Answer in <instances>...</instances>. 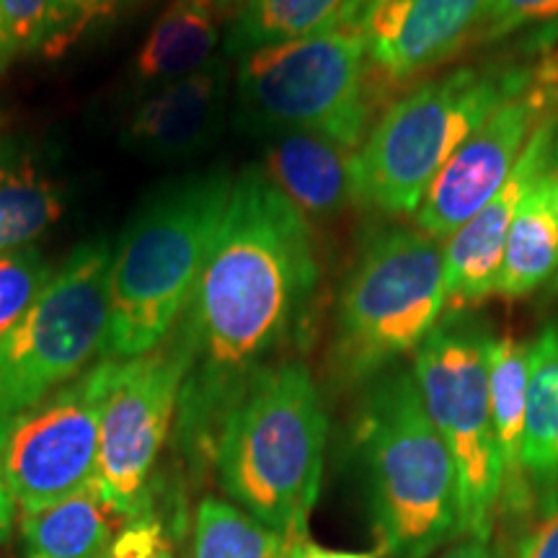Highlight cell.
I'll use <instances>...</instances> for the list:
<instances>
[{
  "mask_svg": "<svg viewBox=\"0 0 558 558\" xmlns=\"http://www.w3.org/2000/svg\"><path fill=\"white\" fill-rule=\"evenodd\" d=\"M290 541L233 501L205 497L194 509L190 558H288Z\"/></svg>",
  "mask_w": 558,
  "mask_h": 558,
  "instance_id": "cell-23",
  "label": "cell"
},
{
  "mask_svg": "<svg viewBox=\"0 0 558 558\" xmlns=\"http://www.w3.org/2000/svg\"><path fill=\"white\" fill-rule=\"evenodd\" d=\"M357 150L311 132H277L259 171L300 209L305 220H333L357 205Z\"/></svg>",
  "mask_w": 558,
  "mask_h": 558,
  "instance_id": "cell-16",
  "label": "cell"
},
{
  "mask_svg": "<svg viewBox=\"0 0 558 558\" xmlns=\"http://www.w3.org/2000/svg\"><path fill=\"white\" fill-rule=\"evenodd\" d=\"M518 558H558V484L541 494L538 512L522 535Z\"/></svg>",
  "mask_w": 558,
  "mask_h": 558,
  "instance_id": "cell-29",
  "label": "cell"
},
{
  "mask_svg": "<svg viewBox=\"0 0 558 558\" xmlns=\"http://www.w3.org/2000/svg\"><path fill=\"white\" fill-rule=\"evenodd\" d=\"M380 3H386V0H344L337 24L333 26H347V29L362 32V26H365V21L369 19V13L378 9Z\"/></svg>",
  "mask_w": 558,
  "mask_h": 558,
  "instance_id": "cell-34",
  "label": "cell"
},
{
  "mask_svg": "<svg viewBox=\"0 0 558 558\" xmlns=\"http://www.w3.org/2000/svg\"><path fill=\"white\" fill-rule=\"evenodd\" d=\"M556 160L558 111H550L535 128L527 148L522 150L518 166L501 190L445 241V288H448L445 313H471V308L497 295L509 228L518 218L522 199Z\"/></svg>",
  "mask_w": 558,
  "mask_h": 558,
  "instance_id": "cell-14",
  "label": "cell"
},
{
  "mask_svg": "<svg viewBox=\"0 0 558 558\" xmlns=\"http://www.w3.org/2000/svg\"><path fill=\"white\" fill-rule=\"evenodd\" d=\"M522 469L533 492L558 484V318L530 344Z\"/></svg>",
  "mask_w": 558,
  "mask_h": 558,
  "instance_id": "cell-21",
  "label": "cell"
},
{
  "mask_svg": "<svg viewBox=\"0 0 558 558\" xmlns=\"http://www.w3.org/2000/svg\"><path fill=\"white\" fill-rule=\"evenodd\" d=\"M233 177L215 169L158 192L114 251L101 360H135L171 337L218 239Z\"/></svg>",
  "mask_w": 558,
  "mask_h": 558,
  "instance_id": "cell-3",
  "label": "cell"
},
{
  "mask_svg": "<svg viewBox=\"0 0 558 558\" xmlns=\"http://www.w3.org/2000/svg\"><path fill=\"white\" fill-rule=\"evenodd\" d=\"M548 288H550V292H554V295H558V271H556L554 282H550V284H548Z\"/></svg>",
  "mask_w": 558,
  "mask_h": 558,
  "instance_id": "cell-37",
  "label": "cell"
},
{
  "mask_svg": "<svg viewBox=\"0 0 558 558\" xmlns=\"http://www.w3.org/2000/svg\"><path fill=\"white\" fill-rule=\"evenodd\" d=\"M558 39V19L550 21V24H546L541 29V37L533 39L535 47H546V45H554V41Z\"/></svg>",
  "mask_w": 558,
  "mask_h": 558,
  "instance_id": "cell-36",
  "label": "cell"
},
{
  "mask_svg": "<svg viewBox=\"0 0 558 558\" xmlns=\"http://www.w3.org/2000/svg\"><path fill=\"white\" fill-rule=\"evenodd\" d=\"M226 104L228 65L218 54L197 73L153 88L132 111L124 143L153 160L192 158L218 137Z\"/></svg>",
  "mask_w": 558,
  "mask_h": 558,
  "instance_id": "cell-15",
  "label": "cell"
},
{
  "mask_svg": "<svg viewBox=\"0 0 558 558\" xmlns=\"http://www.w3.org/2000/svg\"><path fill=\"white\" fill-rule=\"evenodd\" d=\"M318 288L311 222L251 166L233 179L218 239L171 333L184 362L173 435L213 463L222 422L303 326Z\"/></svg>",
  "mask_w": 558,
  "mask_h": 558,
  "instance_id": "cell-1",
  "label": "cell"
},
{
  "mask_svg": "<svg viewBox=\"0 0 558 558\" xmlns=\"http://www.w3.org/2000/svg\"><path fill=\"white\" fill-rule=\"evenodd\" d=\"M70 39L62 0H0V68L34 50L58 52Z\"/></svg>",
  "mask_w": 558,
  "mask_h": 558,
  "instance_id": "cell-25",
  "label": "cell"
},
{
  "mask_svg": "<svg viewBox=\"0 0 558 558\" xmlns=\"http://www.w3.org/2000/svg\"><path fill=\"white\" fill-rule=\"evenodd\" d=\"M550 111H558V54H543L533 86L501 104L445 163L416 207V228L448 241L501 190Z\"/></svg>",
  "mask_w": 558,
  "mask_h": 558,
  "instance_id": "cell-12",
  "label": "cell"
},
{
  "mask_svg": "<svg viewBox=\"0 0 558 558\" xmlns=\"http://www.w3.org/2000/svg\"><path fill=\"white\" fill-rule=\"evenodd\" d=\"M124 525L94 481L58 505L21 514V558H104Z\"/></svg>",
  "mask_w": 558,
  "mask_h": 558,
  "instance_id": "cell-19",
  "label": "cell"
},
{
  "mask_svg": "<svg viewBox=\"0 0 558 558\" xmlns=\"http://www.w3.org/2000/svg\"><path fill=\"white\" fill-rule=\"evenodd\" d=\"M248 3H251V0H215L220 16H233V19H239L241 11L246 9Z\"/></svg>",
  "mask_w": 558,
  "mask_h": 558,
  "instance_id": "cell-35",
  "label": "cell"
},
{
  "mask_svg": "<svg viewBox=\"0 0 558 558\" xmlns=\"http://www.w3.org/2000/svg\"><path fill=\"white\" fill-rule=\"evenodd\" d=\"M122 3H128V0H62V9H65L70 26V37H75V32H81L88 21L114 11L117 5Z\"/></svg>",
  "mask_w": 558,
  "mask_h": 558,
  "instance_id": "cell-30",
  "label": "cell"
},
{
  "mask_svg": "<svg viewBox=\"0 0 558 558\" xmlns=\"http://www.w3.org/2000/svg\"><path fill=\"white\" fill-rule=\"evenodd\" d=\"M9 416H0V543L11 535L13 514H16V505L5 484V469H3V448H5V432H9Z\"/></svg>",
  "mask_w": 558,
  "mask_h": 558,
  "instance_id": "cell-31",
  "label": "cell"
},
{
  "mask_svg": "<svg viewBox=\"0 0 558 558\" xmlns=\"http://www.w3.org/2000/svg\"><path fill=\"white\" fill-rule=\"evenodd\" d=\"M344 0H251L228 34L226 54H246L324 32L337 24Z\"/></svg>",
  "mask_w": 558,
  "mask_h": 558,
  "instance_id": "cell-24",
  "label": "cell"
},
{
  "mask_svg": "<svg viewBox=\"0 0 558 558\" xmlns=\"http://www.w3.org/2000/svg\"><path fill=\"white\" fill-rule=\"evenodd\" d=\"M527 354L530 344L514 339L512 333H499L486 341V373H488V407H492V427L497 439L501 465V505L499 509L533 507L535 492L522 469V439H525L527 414Z\"/></svg>",
  "mask_w": 558,
  "mask_h": 558,
  "instance_id": "cell-17",
  "label": "cell"
},
{
  "mask_svg": "<svg viewBox=\"0 0 558 558\" xmlns=\"http://www.w3.org/2000/svg\"><path fill=\"white\" fill-rule=\"evenodd\" d=\"M114 362H96L34 409L11 416L3 469L21 514L58 505L94 484L101 409Z\"/></svg>",
  "mask_w": 558,
  "mask_h": 558,
  "instance_id": "cell-11",
  "label": "cell"
},
{
  "mask_svg": "<svg viewBox=\"0 0 558 558\" xmlns=\"http://www.w3.org/2000/svg\"><path fill=\"white\" fill-rule=\"evenodd\" d=\"M538 62L458 68L403 90L375 117L354 156L357 205L414 215L460 145L538 78Z\"/></svg>",
  "mask_w": 558,
  "mask_h": 558,
  "instance_id": "cell-5",
  "label": "cell"
},
{
  "mask_svg": "<svg viewBox=\"0 0 558 558\" xmlns=\"http://www.w3.org/2000/svg\"><path fill=\"white\" fill-rule=\"evenodd\" d=\"M558 271V160L535 181L509 228L497 295L522 300L548 288Z\"/></svg>",
  "mask_w": 558,
  "mask_h": 558,
  "instance_id": "cell-18",
  "label": "cell"
},
{
  "mask_svg": "<svg viewBox=\"0 0 558 558\" xmlns=\"http://www.w3.org/2000/svg\"><path fill=\"white\" fill-rule=\"evenodd\" d=\"M329 416L311 369H262L222 422L213 465L222 492L269 530L305 538L324 478Z\"/></svg>",
  "mask_w": 558,
  "mask_h": 558,
  "instance_id": "cell-2",
  "label": "cell"
},
{
  "mask_svg": "<svg viewBox=\"0 0 558 558\" xmlns=\"http://www.w3.org/2000/svg\"><path fill=\"white\" fill-rule=\"evenodd\" d=\"M432 558H505V556H501L497 548H492V543L488 541L463 538L458 543H450L448 548H442Z\"/></svg>",
  "mask_w": 558,
  "mask_h": 558,
  "instance_id": "cell-33",
  "label": "cell"
},
{
  "mask_svg": "<svg viewBox=\"0 0 558 558\" xmlns=\"http://www.w3.org/2000/svg\"><path fill=\"white\" fill-rule=\"evenodd\" d=\"M492 0H386L362 26L380 94L424 81L476 45Z\"/></svg>",
  "mask_w": 558,
  "mask_h": 558,
  "instance_id": "cell-13",
  "label": "cell"
},
{
  "mask_svg": "<svg viewBox=\"0 0 558 558\" xmlns=\"http://www.w3.org/2000/svg\"><path fill=\"white\" fill-rule=\"evenodd\" d=\"M52 271V264L34 246L0 256V339L45 290Z\"/></svg>",
  "mask_w": 558,
  "mask_h": 558,
  "instance_id": "cell-26",
  "label": "cell"
},
{
  "mask_svg": "<svg viewBox=\"0 0 558 558\" xmlns=\"http://www.w3.org/2000/svg\"><path fill=\"white\" fill-rule=\"evenodd\" d=\"M288 558H378V554H369V550L326 548V546H320V543L303 538V541L290 543Z\"/></svg>",
  "mask_w": 558,
  "mask_h": 558,
  "instance_id": "cell-32",
  "label": "cell"
},
{
  "mask_svg": "<svg viewBox=\"0 0 558 558\" xmlns=\"http://www.w3.org/2000/svg\"><path fill=\"white\" fill-rule=\"evenodd\" d=\"M558 19V0H492L478 41H497L530 24H550Z\"/></svg>",
  "mask_w": 558,
  "mask_h": 558,
  "instance_id": "cell-27",
  "label": "cell"
},
{
  "mask_svg": "<svg viewBox=\"0 0 558 558\" xmlns=\"http://www.w3.org/2000/svg\"><path fill=\"white\" fill-rule=\"evenodd\" d=\"M235 96L239 122L251 130L311 132L352 150L365 143L383 101L365 32L347 26L241 54Z\"/></svg>",
  "mask_w": 558,
  "mask_h": 558,
  "instance_id": "cell-6",
  "label": "cell"
},
{
  "mask_svg": "<svg viewBox=\"0 0 558 558\" xmlns=\"http://www.w3.org/2000/svg\"><path fill=\"white\" fill-rule=\"evenodd\" d=\"M62 215V194L29 158L0 145V256L29 248Z\"/></svg>",
  "mask_w": 558,
  "mask_h": 558,
  "instance_id": "cell-22",
  "label": "cell"
},
{
  "mask_svg": "<svg viewBox=\"0 0 558 558\" xmlns=\"http://www.w3.org/2000/svg\"><path fill=\"white\" fill-rule=\"evenodd\" d=\"M448 311L445 243L418 228L373 233L344 279L333 367L344 383H369L414 354Z\"/></svg>",
  "mask_w": 558,
  "mask_h": 558,
  "instance_id": "cell-7",
  "label": "cell"
},
{
  "mask_svg": "<svg viewBox=\"0 0 558 558\" xmlns=\"http://www.w3.org/2000/svg\"><path fill=\"white\" fill-rule=\"evenodd\" d=\"M492 331L471 313H445L414 352L424 411L458 473L465 538L488 541L501 505V465L488 407L486 341Z\"/></svg>",
  "mask_w": 558,
  "mask_h": 558,
  "instance_id": "cell-9",
  "label": "cell"
},
{
  "mask_svg": "<svg viewBox=\"0 0 558 558\" xmlns=\"http://www.w3.org/2000/svg\"><path fill=\"white\" fill-rule=\"evenodd\" d=\"M357 448L378 558H432L463 535L456 463L424 411L411 369L390 367L367 383Z\"/></svg>",
  "mask_w": 558,
  "mask_h": 558,
  "instance_id": "cell-4",
  "label": "cell"
},
{
  "mask_svg": "<svg viewBox=\"0 0 558 558\" xmlns=\"http://www.w3.org/2000/svg\"><path fill=\"white\" fill-rule=\"evenodd\" d=\"M111 262L107 241L83 243L0 339V416L34 409L104 354Z\"/></svg>",
  "mask_w": 558,
  "mask_h": 558,
  "instance_id": "cell-8",
  "label": "cell"
},
{
  "mask_svg": "<svg viewBox=\"0 0 558 558\" xmlns=\"http://www.w3.org/2000/svg\"><path fill=\"white\" fill-rule=\"evenodd\" d=\"M220 11L215 0H171L140 47L135 75L143 83H169L192 75L218 58Z\"/></svg>",
  "mask_w": 558,
  "mask_h": 558,
  "instance_id": "cell-20",
  "label": "cell"
},
{
  "mask_svg": "<svg viewBox=\"0 0 558 558\" xmlns=\"http://www.w3.org/2000/svg\"><path fill=\"white\" fill-rule=\"evenodd\" d=\"M184 362L171 339L135 360H117L101 409L96 486L124 522L153 512L156 469L173 432Z\"/></svg>",
  "mask_w": 558,
  "mask_h": 558,
  "instance_id": "cell-10",
  "label": "cell"
},
{
  "mask_svg": "<svg viewBox=\"0 0 558 558\" xmlns=\"http://www.w3.org/2000/svg\"><path fill=\"white\" fill-rule=\"evenodd\" d=\"M104 558H177L173 538L156 512L124 525Z\"/></svg>",
  "mask_w": 558,
  "mask_h": 558,
  "instance_id": "cell-28",
  "label": "cell"
}]
</instances>
